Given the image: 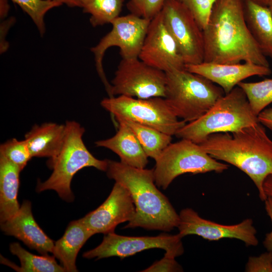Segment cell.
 Listing matches in <instances>:
<instances>
[{"instance_id": "obj_1", "label": "cell", "mask_w": 272, "mask_h": 272, "mask_svg": "<svg viewBox=\"0 0 272 272\" xmlns=\"http://www.w3.org/2000/svg\"><path fill=\"white\" fill-rule=\"evenodd\" d=\"M202 32L203 62L269 66L247 25L244 0H216Z\"/></svg>"}, {"instance_id": "obj_2", "label": "cell", "mask_w": 272, "mask_h": 272, "mask_svg": "<svg viewBox=\"0 0 272 272\" xmlns=\"http://www.w3.org/2000/svg\"><path fill=\"white\" fill-rule=\"evenodd\" d=\"M199 145L213 158L247 174L256 186L260 200H266L263 185L272 174V140L262 124L258 122L233 132L212 134Z\"/></svg>"}, {"instance_id": "obj_3", "label": "cell", "mask_w": 272, "mask_h": 272, "mask_svg": "<svg viewBox=\"0 0 272 272\" xmlns=\"http://www.w3.org/2000/svg\"><path fill=\"white\" fill-rule=\"evenodd\" d=\"M107 162V176L128 190L135 206L134 217L124 228L169 232L177 227L179 214L157 188L154 169L135 168L120 161Z\"/></svg>"}, {"instance_id": "obj_4", "label": "cell", "mask_w": 272, "mask_h": 272, "mask_svg": "<svg viewBox=\"0 0 272 272\" xmlns=\"http://www.w3.org/2000/svg\"><path fill=\"white\" fill-rule=\"evenodd\" d=\"M258 122L246 94L237 86L202 116L186 123L175 135L200 144L212 134L233 132Z\"/></svg>"}, {"instance_id": "obj_5", "label": "cell", "mask_w": 272, "mask_h": 272, "mask_svg": "<svg viewBox=\"0 0 272 272\" xmlns=\"http://www.w3.org/2000/svg\"><path fill=\"white\" fill-rule=\"evenodd\" d=\"M64 141L58 155L49 160L48 165L52 169L49 177L45 181H39L36 187L38 192L55 190L62 199L72 201L74 195L71 188L72 179L81 169L93 167L106 171L107 160L95 158L85 146L83 136L84 128L74 120L66 121Z\"/></svg>"}, {"instance_id": "obj_6", "label": "cell", "mask_w": 272, "mask_h": 272, "mask_svg": "<svg viewBox=\"0 0 272 272\" xmlns=\"http://www.w3.org/2000/svg\"><path fill=\"white\" fill-rule=\"evenodd\" d=\"M166 74L164 99L175 115L186 123L202 116L225 94L221 87L210 80L186 69Z\"/></svg>"}, {"instance_id": "obj_7", "label": "cell", "mask_w": 272, "mask_h": 272, "mask_svg": "<svg viewBox=\"0 0 272 272\" xmlns=\"http://www.w3.org/2000/svg\"><path fill=\"white\" fill-rule=\"evenodd\" d=\"M155 161V182L164 189L183 174L220 173L229 168L228 165L212 157L199 144L184 139L170 143Z\"/></svg>"}, {"instance_id": "obj_8", "label": "cell", "mask_w": 272, "mask_h": 272, "mask_svg": "<svg viewBox=\"0 0 272 272\" xmlns=\"http://www.w3.org/2000/svg\"><path fill=\"white\" fill-rule=\"evenodd\" d=\"M100 104L115 118L145 124L172 136L186 124L178 119L162 97L140 99L119 95L104 98Z\"/></svg>"}, {"instance_id": "obj_9", "label": "cell", "mask_w": 272, "mask_h": 272, "mask_svg": "<svg viewBox=\"0 0 272 272\" xmlns=\"http://www.w3.org/2000/svg\"><path fill=\"white\" fill-rule=\"evenodd\" d=\"M150 21L132 13L119 16L111 22V30L91 48L97 73L109 97H112L111 85L107 81L102 64L106 50L116 46L120 48L122 58H139Z\"/></svg>"}, {"instance_id": "obj_10", "label": "cell", "mask_w": 272, "mask_h": 272, "mask_svg": "<svg viewBox=\"0 0 272 272\" xmlns=\"http://www.w3.org/2000/svg\"><path fill=\"white\" fill-rule=\"evenodd\" d=\"M111 85L112 97L123 95L140 99L164 98L167 89L166 74L139 58H122Z\"/></svg>"}, {"instance_id": "obj_11", "label": "cell", "mask_w": 272, "mask_h": 272, "mask_svg": "<svg viewBox=\"0 0 272 272\" xmlns=\"http://www.w3.org/2000/svg\"><path fill=\"white\" fill-rule=\"evenodd\" d=\"M161 12L185 65L203 62L202 29L191 12L178 0H166Z\"/></svg>"}, {"instance_id": "obj_12", "label": "cell", "mask_w": 272, "mask_h": 272, "mask_svg": "<svg viewBox=\"0 0 272 272\" xmlns=\"http://www.w3.org/2000/svg\"><path fill=\"white\" fill-rule=\"evenodd\" d=\"M182 238L178 233H163L157 236L129 237L117 235L114 232L105 234L101 243L92 250L85 252L86 258L101 259L111 256L121 258L132 255L143 250L152 248L165 250V255L176 257L184 252Z\"/></svg>"}, {"instance_id": "obj_13", "label": "cell", "mask_w": 272, "mask_h": 272, "mask_svg": "<svg viewBox=\"0 0 272 272\" xmlns=\"http://www.w3.org/2000/svg\"><path fill=\"white\" fill-rule=\"evenodd\" d=\"M179 216L177 228L182 238L188 235H196L210 241L230 238L239 240L246 246L258 244L257 231L250 218L234 225H223L202 218L190 208L182 210Z\"/></svg>"}, {"instance_id": "obj_14", "label": "cell", "mask_w": 272, "mask_h": 272, "mask_svg": "<svg viewBox=\"0 0 272 272\" xmlns=\"http://www.w3.org/2000/svg\"><path fill=\"white\" fill-rule=\"evenodd\" d=\"M139 58L165 73L185 69L183 58L166 26L161 12L150 21Z\"/></svg>"}, {"instance_id": "obj_15", "label": "cell", "mask_w": 272, "mask_h": 272, "mask_svg": "<svg viewBox=\"0 0 272 272\" xmlns=\"http://www.w3.org/2000/svg\"><path fill=\"white\" fill-rule=\"evenodd\" d=\"M135 208L128 190L115 182L107 199L98 208L81 218L94 235L114 232L119 224L129 222L134 217Z\"/></svg>"}, {"instance_id": "obj_16", "label": "cell", "mask_w": 272, "mask_h": 272, "mask_svg": "<svg viewBox=\"0 0 272 272\" xmlns=\"http://www.w3.org/2000/svg\"><path fill=\"white\" fill-rule=\"evenodd\" d=\"M185 66L188 71L201 75L218 85L225 94L247 78L268 76L271 73L269 66L249 62L229 64L202 62L186 64Z\"/></svg>"}, {"instance_id": "obj_17", "label": "cell", "mask_w": 272, "mask_h": 272, "mask_svg": "<svg viewBox=\"0 0 272 272\" xmlns=\"http://www.w3.org/2000/svg\"><path fill=\"white\" fill-rule=\"evenodd\" d=\"M1 227L6 234L15 237L42 255L53 252L54 243L35 221L29 201H24L14 216L1 223Z\"/></svg>"}, {"instance_id": "obj_18", "label": "cell", "mask_w": 272, "mask_h": 272, "mask_svg": "<svg viewBox=\"0 0 272 272\" xmlns=\"http://www.w3.org/2000/svg\"><path fill=\"white\" fill-rule=\"evenodd\" d=\"M118 129L112 137L95 142L98 147L110 150L116 154L120 162L128 166L145 168L148 163V157L137 137L129 127L118 121Z\"/></svg>"}, {"instance_id": "obj_19", "label": "cell", "mask_w": 272, "mask_h": 272, "mask_svg": "<svg viewBox=\"0 0 272 272\" xmlns=\"http://www.w3.org/2000/svg\"><path fill=\"white\" fill-rule=\"evenodd\" d=\"M65 131V124L46 122L34 125L24 139L32 157L54 159L61 149Z\"/></svg>"}, {"instance_id": "obj_20", "label": "cell", "mask_w": 272, "mask_h": 272, "mask_svg": "<svg viewBox=\"0 0 272 272\" xmlns=\"http://www.w3.org/2000/svg\"><path fill=\"white\" fill-rule=\"evenodd\" d=\"M93 235L80 219L70 222L63 236L54 242L52 253L59 260L65 271H78L76 265L78 253Z\"/></svg>"}, {"instance_id": "obj_21", "label": "cell", "mask_w": 272, "mask_h": 272, "mask_svg": "<svg viewBox=\"0 0 272 272\" xmlns=\"http://www.w3.org/2000/svg\"><path fill=\"white\" fill-rule=\"evenodd\" d=\"M248 27L263 54L272 59V13L268 7L244 0Z\"/></svg>"}, {"instance_id": "obj_22", "label": "cell", "mask_w": 272, "mask_h": 272, "mask_svg": "<svg viewBox=\"0 0 272 272\" xmlns=\"http://www.w3.org/2000/svg\"><path fill=\"white\" fill-rule=\"evenodd\" d=\"M21 170L0 155V221L14 216L20 206L17 199Z\"/></svg>"}, {"instance_id": "obj_23", "label": "cell", "mask_w": 272, "mask_h": 272, "mask_svg": "<svg viewBox=\"0 0 272 272\" xmlns=\"http://www.w3.org/2000/svg\"><path fill=\"white\" fill-rule=\"evenodd\" d=\"M117 121L124 122L132 130L148 157L155 161L171 143L172 135L151 126L119 117Z\"/></svg>"}, {"instance_id": "obj_24", "label": "cell", "mask_w": 272, "mask_h": 272, "mask_svg": "<svg viewBox=\"0 0 272 272\" xmlns=\"http://www.w3.org/2000/svg\"><path fill=\"white\" fill-rule=\"evenodd\" d=\"M11 252L16 255L21 266L15 269L22 272H63V267L58 264L55 257L49 255H37L23 248L19 243H12L10 246Z\"/></svg>"}, {"instance_id": "obj_25", "label": "cell", "mask_w": 272, "mask_h": 272, "mask_svg": "<svg viewBox=\"0 0 272 272\" xmlns=\"http://www.w3.org/2000/svg\"><path fill=\"white\" fill-rule=\"evenodd\" d=\"M124 0H81L84 13L91 15L90 22L96 27L111 23L119 17Z\"/></svg>"}, {"instance_id": "obj_26", "label": "cell", "mask_w": 272, "mask_h": 272, "mask_svg": "<svg viewBox=\"0 0 272 272\" xmlns=\"http://www.w3.org/2000/svg\"><path fill=\"white\" fill-rule=\"evenodd\" d=\"M237 86L244 91L253 112L257 116L272 103V79L257 82H241Z\"/></svg>"}, {"instance_id": "obj_27", "label": "cell", "mask_w": 272, "mask_h": 272, "mask_svg": "<svg viewBox=\"0 0 272 272\" xmlns=\"http://www.w3.org/2000/svg\"><path fill=\"white\" fill-rule=\"evenodd\" d=\"M27 14L42 36L45 31L44 16L51 9L62 5L53 0H12Z\"/></svg>"}, {"instance_id": "obj_28", "label": "cell", "mask_w": 272, "mask_h": 272, "mask_svg": "<svg viewBox=\"0 0 272 272\" xmlns=\"http://www.w3.org/2000/svg\"><path fill=\"white\" fill-rule=\"evenodd\" d=\"M0 155L16 165L21 171L32 158L25 140L15 138L1 145Z\"/></svg>"}, {"instance_id": "obj_29", "label": "cell", "mask_w": 272, "mask_h": 272, "mask_svg": "<svg viewBox=\"0 0 272 272\" xmlns=\"http://www.w3.org/2000/svg\"><path fill=\"white\" fill-rule=\"evenodd\" d=\"M166 0H129L127 7L132 14L151 20L162 10Z\"/></svg>"}, {"instance_id": "obj_30", "label": "cell", "mask_w": 272, "mask_h": 272, "mask_svg": "<svg viewBox=\"0 0 272 272\" xmlns=\"http://www.w3.org/2000/svg\"><path fill=\"white\" fill-rule=\"evenodd\" d=\"M192 14L200 27L206 26L214 4L216 0H178Z\"/></svg>"}, {"instance_id": "obj_31", "label": "cell", "mask_w": 272, "mask_h": 272, "mask_svg": "<svg viewBox=\"0 0 272 272\" xmlns=\"http://www.w3.org/2000/svg\"><path fill=\"white\" fill-rule=\"evenodd\" d=\"M245 271L272 272V252L267 251L258 256H250Z\"/></svg>"}, {"instance_id": "obj_32", "label": "cell", "mask_w": 272, "mask_h": 272, "mask_svg": "<svg viewBox=\"0 0 272 272\" xmlns=\"http://www.w3.org/2000/svg\"><path fill=\"white\" fill-rule=\"evenodd\" d=\"M175 258L164 255L160 260L154 262L147 268L142 270L144 272H175L183 271L181 266L176 261Z\"/></svg>"}, {"instance_id": "obj_33", "label": "cell", "mask_w": 272, "mask_h": 272, "mask_svg": "<svg viewBox=\"0 0 272 272\" xmlns=\"http://www.w3.org/2000/svg\"><path fill=\"white\" fill-rule=\"evenodd\" d=\"M264 203L265 211L272 224V199L267 197L264 201ZM263 244L267 251L272 252V230L270 232L266 234Z\"/></svg>"}, {"instance_id": "obj_34", "label": "cell", "mask_w": 272, "mask_h": 272, "mask_svg": "<svg viewBox=\"0 0 272 272\" xmlns=\"http://www.w3.org/2000/svg\"><path fill=\"white\" fill-rule=\"evenodd\" d=\"M14 18L9 19L3 22L1 25V52H5L8 47V43L6 41V35L9 28L14 22Z\"/></svg>"}, {"instance_id": "obj_35", "label": "cell", "mask_w": 272, "mask_h": 272, "mask_svg": "<svg viewBox=\"0 0 272 272\" xmlns=\"http://www.w3.org/2000/svg\"><path fill=\"white\" fill-rule=\"evenodd\" d=\"M257 118L259 123L272 131V107L263 109Z\"/></svg>"}, {"instance_id": "obj_36", "label": "cell", "mask_w": 272, "mask_h": 272, "mask_svg": "<svg viewBox=\"0 0 272 272\" xmlns=\"http://www.w3.org/2000/svg\"><path fill=\"white\" fill-rule=\"evenodd\" d=\"M263 187L266 197L272 199V174L266 177L263 182Z\"/></svg>"}, {"instance_id": "obj_37", "label": "cell", "mask_w": 272, "mask_h": 272, "mask_svg": "<svg viewBox=\"0 0 272 272\" xmlns=\"http://www.w3.org/2000/svg\"><path fill=\"white\" fill-rule=\"evenodd\" d=\"M10 6L8 0H0V18L3 20L8 15Z\"/></svg>"}, {"instance_id": "obj_38", "label": "cell", "mask_w": 272, "mask_h": 272, "mask_svg": "<svg viewBox=\"0 0 272 272\" xmlns=\"http://www.w3.org/2000/svg\"><path fill=\"white\" fill-rule=\"evenodd\" d=\"M57 3L62 4H65L70 7H80L81 0H53Z\"/></svg>"}, {"instance_id": "obj_39", "label": "cell", "mask_w": 272, "mask_h": 272, "mask_svg": "<svg viewBox=\"0 0 272 272\" xmlns=\"http://www.w3.org/2000/svg\"><path fill=\"white\" fill-rule=\"evenodd\" d=\"M251 1L256 4H258L262 6H264V7H268V4L270 1V0H251Z\"/></svg>"}, {"instance_id": "obj_40", "label": "cell", "mask_w": 272, "mask_h": 272, "mask_svg": "<svg viewBox=\"0 0 272 272\" xmlns=\"http://www.w3.org/2000/svg\"><path fill=\"white\" fill-rule=\"evenodd\" d=\"M268 7L269 9L271 12L272 13V0H270L269 3L268 4Z\"/></svg>"}]
</instances>
